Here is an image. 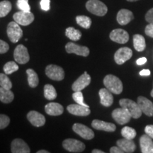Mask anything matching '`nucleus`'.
<instances>
[{"label":"nucleus","mask_w":153,"mask_h":153,"mask_svg":"<svg viewBox=\"0 0 153 153\" xmlns=\"http://www.w3.org/2000/svg\"><path fill=\"white\" fill-rule=\"evenodd\" d=\"M104 85L112 94H120L123 91V83L119 78L113 74H108L105 76Z\"/></svg>","instance_id":"f257e3e1"},{"label":"nucleus","mask_w":153,"mask_h":153,"mask_svg":"<svg viewBox=\"0 0 153 153\" xmlns=\"http://www.w3.org/2000/svg\"><path fill=\"white\" fill-rule=\"evenodd\" d=\"M86 8L91 14L99 16H104L108 11L106 4L99 0H89L86 3Z\"/></svg>","instance_id":"f03ea898"},{"label":"nucleus","mask_w":153,"mask_h":153,"mask_svg":"<svg viewBox=\"0 0 153 153\" xmlns=\"http://www.w3.org/2000/svg\"><path fill=\"white\" fill-rule=\"evenodd\" d=\"M119 104L120 106L128 111L130 114H131L132 118L137 119L142 116L143 111L140 108L138 104L135 103L131 99H122L119 101Z\"/></svg>","instance_id":"7ed1b4c3"},{"label":"nucleus","mask_w":153,"mask_h":153,"mask_svg":"<svg viewBox=\"0 0 153 153\" xmlns=\"http://www.w3.org/2000/svg\"><path fill=\"white\" fill-rule=\"evenodd\" d=\"M7 36L11 42L16 43L23 36V31L19 24L16 22H11L7 26Z\"/></svg>","instance_id":"20e7f679"},{"label":"nucleus","mask_w":153,"mask_h":153,"mask_svg":"<svg viewBox=\"0 0 153 153\" xmlns=\"http://www.w3.org/2000/svg\"><path fill=\"white\" fill-rule=\"evenodd\" d=\"M112 117L118 124L124 125L128 123L132 116L128 111L121 107V108H116L113 111Z\"/></svg>","instance_id":"39448f33"},{"label":"nucleus","mask_w":153,"mask_h":153,"mask_svg":"<svg viewBox=\"0 0 153 153\" xmlns=\"http://www.w3.org/2000/svg\"><path fill=\"white\" fill-rule=\"evenodd\" d=\"M45 74L50 79L55 81H61L65 77L64 70L58 65H49L45 68Z\"/></svg>","instance_id":"423d86ee"},{"label":"nucleus","mask_w":153,"mask_h":153,"mask_svg":"<svg viewBox=\"0 0 153 153\" xmlns=\"http://www.w3.org/2000/svg\"><path fill=\"white\" fill-rule=\"evenodd\" d=\"M63 148L70 152H82L85 150V145L75 139H66L62 143Z\"/></svg>","instance_id":"0eeeda50"},{"label":"nucleus","mask_w":153,"mask_h":153,"mask_svg":"<svg viewBox=\"0 0 153 153\" xmlns=\"http://www.w3.org/2000/svg\"><path fill=\"white\" fill-rule=\"evenodd\" d=\"M14 22L21 26H28L34 21V15L30 11H20L13 16Z\"/></svg>","instance_id":"6e6552de"},{"label":"nucleus","mask_w":153,"mask_h":153,"mask_svg":"<svg viewBox=\"0 0 153 153\" xmlns=\"http://www.w3.org/2000/svg\"><path fill=\"white\" fill-rule=\"evenodd\" d=\"M14 57L15 61L19 64H26L30 60L28 49L22 44L18 45L14 50Z\"/></svg>","instance_id":"1a4fd4ad"},{"label":"nucleus","mask_w":153,"mask_h":153,"mask_svg":"<svg viewBox=\"0 0 153 153\" xmlns=\"http://www.w3.org/2000/svg\"><path fill=\"white\" fill-rule=\"evenodd\" d=\"M133 55V51L128 47L120 48L116 51L114 55L115 62L118 65H123L126 61L131 58Z\"/></svg>","instance_id":"9d476101"},{"label":"nucleus","mask_w":153,"mask_h":153,"mask_svg":"<svg viewBox=\"0 0 153 153\" xmlns=\"http://www.w3.org/2000/svg\"><path fill=\"white\" fill-rule=\"evenodd\" d=\"M72 129L80 137L85 140H91L94 137V133L89 127L81 123H74Z\"/></svg>","instance_id":"9b49d317"},{"label":"nucleus","mask_w":153,"mask_h":153,"mask_svg":"<svg viewBox=\"0 0 153 153\" xmlns=\"http://www.w3.org/2000/svg\"><path fill=\"white\" fill-rule=\"evenodd\" d=\"M109 36L111 41L120 44L126 43L129 40V35L128 32L121 28L113 30Z\"/></svg>","instance_id":"f8f14e48"},{"label":"nucleus","mask_w":153,"mask_h":153,"mask_svg":"<svg viewBox=\"0 0 153 153\" xmlns=\"http://www.w3.org/2000/svg\"><path fill=\"white\" fill-rule=\"evenodd\" d=\"M91 82V76L87 74V72L82 74L81 76L74 82L72 86V89L74 91H82L89 85Z\"/></svg>","instance_id":"ddd939ff"},{"label":"nucleus","mask_w":153,"mask_h":153,"mask_svg":"<svg viewBox=\"0 0 153 153\" xmlns=\"http://www.w3.org/2000/svg\"><path fill=\"white\" fill-rule=\"evenodd\" d=\"M67 53H74L77 55L87 57L89 54V49L86 46H81L74 43H68L65 45Z\"/></svg>","instance_id":"4468645a"},{"label":"nucleus","mask_w":153,"mask_h":153,"mask_svg":"<svg viewBox=\"0 0 153 153\" xmlns=\"http://www.w3.org/2000/svg\"><path fill=\"white\" fill-rule=\"evenodd\" d=\"M68 112L72 115L77 116H87L90 114L91 111L89 107L82 106L80 104H70L67 107Z\"/></svg>","instance_id":"2eb2a0df"},{"label":"nucleus","mask_w":153,"mask_h":153,"mask_svg":"<svg viewBox=\"0 0 153 153\" xmlns=\"http://www.w3.org/2000/svg\"><path fill=\"white\" fill-rule=\"evenodd\" d=\"M27 118L29 122L36 127H41L45 123V118L43 115L36 111H30L27 114Z\"/></svg>","instance_id":"dca6fc26"},{"label":"nucleus","mask_w":153,"mask_h":153,"mask_svg":"<svg viewBox=\"0 0 153 153\" xmlns=\"http://www.w3.org/2000/svg\"><path fill=\"white\" fill-rule=\"evenodd\" d=\"M137 104L142 111L148 116H153V103L144 97L137 98Z\"/></svg>","instance_id":"f3484780"},{"label":"nucleus","mask_w":153,"mask_h":153,"mask_svg":"<svg viewBox=\"0 0 153 153\" xmlns=\"http://www.w3.org/2000/svg\"><path fill=\"white\" fill-rule=\"evenodd\" d=\"M11 152L13 153H29L30 152L28 145L22 139L14 140L11 145Z\"/></svg>","instance_id":"a211bd4d"},{"label":"nucleus","mask_w":153,"mask_h":153,"mask_svg":"<svg viewBox=\"0 0 153 153\" xmlns=\"http://www.w3.org/2000/svg\"><path fill=\"white\" fill-rule=\"evenodd\" d=\"M117 22L121 26H125L129 24L134 19L133 12L128 9H122L118 12L117 14Z\"/></svg>","instance_id":"6ab92c4d"},{"label":"nucleus","mask_w":153,"mask_h":153,"mask_svg":"<svg viewBox=\"0 0 153 153\" xmlns=\"http://www.w3.org/2000/svg\"><path fill=\"white\" fill-rule=\"evenodd\" d=\"M91 126L94 128L99 130V131L106 132H114L116 129V126L115 124L97 119L93 120L91 123Z\"/></svg>","instance_id":"aec40b11"},{"label":"nucleus","mask_w":153,"mask_h":153,"mask_svg":"<svg viewBox=\"0 0 153 153\" xmlns=\"http://www.w3.org/2000/svg\"><path fill=\"white\" fill-rule=\"evenodd\" d=\"M141 152L143 153H153L152 138L147 135H143L140 138Z\"/></svg>","instance_id":"412c9836"},{"label":"nucleus","mask_w":153,"mask_h":153,"mask_svg":"<svg viewBox=\"0 0 153 153\" xmlns=\"http://www.w3.org/2000/svg\"><path fill=\"white\" fill-rule=\"evenodd\" d=\"M99 97H100V102L103 106L108 107L111 106L114 102V97L112 93L107 89L106 88L101 89L99 92Z\"/></svg>","instance_id":"4be33fe9"},{"label":"nucleus","mask_w":153,"mask_h":153,"mask_svg":"<svg viewBox=\"0 0 153 153\" xmlns=\"http://www.w3.org/2000/svg\"><path fill=\"white\" fill-rule=\"evenodd\" d=\"M45 111L49 116H57L62 114L63 111H64V108L62 105L58 104V103L51 102L45 105Z\"/></svg>","instance_id":"5701e85b"},{"label":"nucleus","mask_w":153,"mask_h":153,"mask_svg":"<svg viewBox=\"0 0 153 153\" xmlns=\"http://www.w3.org/2000/svg\"><path fill=\"white\" fill-rule=\"evenodd\" d=\"M116 144L124 152L127 153L133 152L135 150V148H136L133 140H128L124 138V137L123 139L118 140Z\"/></svg>","instance_id":"b1692460"},{"label":"nucleus","mask_w":153,"mask_h":153,"mask_svg":"<svg viewBox=\"0 0 153 153\" xmlns=\"http://www.w3.org/2000/svg\"><path fill=\"white\" fill-rule=\"evenodd\" d=\"M14 94L11 89H7L0 87V101L4 104H9L14 100Z\"/></svg>","instance_id":"393cba45"},{"label":"nucleus","mask_w":153,"mask_h":153,"mask_svg":"<svg viewBox=\"0 0 153 153\" xmlns=\"http://www.w3.org/2000/svg\"><path fill=\"white\" fill-rule=\"evenodd\" d=\"M133 45L135 49L138 52H142L146 47L145 38L140 34L133 36Z\"/></svg>","instance_id":"a878e982"},{"label":"nucleus","mask_w":153,"mask_h":153,"mask_svg":"<svg viewBox=\"0 0 153 153\" xmlns=\"http://www.w3.org/2000/svg\"><path fill=\"white\" fill-rule=\"evenodd\" d=\"M26 74L28 75V85L31 88H36L39 83V79L37 73L32 69H28L26 70Z\"/></svg>","instance_id":"bb28decb"},{"label":"nucleus","mask_w":153,"mask_h":153,"mask_svg":"<svg viewBox=\"0 0 153 153\" xmlns=\"http://www.w3.org/2000/svg\"><path fill=\"white\" fill-rule=\"evenodd\" d=\"M65 35L69 39L73 41H77L82 37V33L79 30H76L73 27H69L65 30Z\"/></svg>","instance_id":"cd10ccee"},{"label":"nucleus","mask_w":153,"mask_h":153,"mask_svg":"<svg viewBox=\"0 0 153 153\" xmlns=\"http://www.w3.org/2000/svg\"><path fill=\"white\" fill-rule=\"evenodd\" d=\"M44 97L48 100H53V99H56L57 91L53 85H45V87H44Z\"/></svg>","instance_id":"c85d7f7f"},{"label":"nucleus","mask_w":153,"mask_h":153,"mask_svg":"<svg viewBox=\"0 0 153 153\" xmlns=\"http://www.w3.org/2000/svg\"><path fill=\"white\" fill-rule=\"evenodd\" d=\"M76 22L78 25L85 29H89L91 25V19L89 16H84V15L76 16Z\"/></svg>","instance_id":"c756f323"},{"label":"nucleus","mask_w":153,"mask_h":153,"mask_svg":"<svg viewBox=\"0 0 153 153\" xmlns=\"http://www.w3.org/2000/svg\"><path fill=\"white\" fill-rule=\"evenodd\" d=\"M11 4L7 0L0 1V18L7 16L11 10Z\"/></svg>","instance_id":"7c9ffc66"},{"label":"nucleus","mask_w":153,"mask_h":153,"mask_svg":"<svg viewBox=\"0 0 153 153\" xmlns=\"http://www.w3.org/2000/svg\"><path fill=\"white\" fill-rule=\"evenodd\" d=\"M121 135L124 138L133 140L136 136V131L133 128L128 127V126H125L121 130Z\"/></svg>","instance_id":"2f4dec72"},{"label":"nucleus","mask_w":153,"mask_h":153,"mask_svg":"<svg viewBox=\"0 0 153 153\" xmlns=\"http://www.w3.org/2000/svg\"><path fill=\"white\" fill-rule=\"evenodd\" d=\"M3 69L5 74H11L15 72H16L19 70V65L15 62L10 61V62L6 63Z\"/></svg>","instance_id":"473e14b6"},{"label":"nucleus","mask_w":153,"mask_h":153,"mask_svg":"<svg viewBox=\"0 0 153 153\" xmlns=\"http://www.w3.org/2000/svg\"><path fill=\"white\" fill-rule=\"evenodd\" d=\"M0 87L7 89H11L12 87V83L7 74L0 73Z\"/></svg>","instance_id":"72a5a7b5"},{"label":"nucleus","mask_w":153,"mask_h":153,"mask_svg":"<svg viewBox=\"0 0 153 153\" xmlns=\"http://www.w3.org/2000/svg\"><path fill=\"white\" fill-rule=\"evenodd\" d=\"M72 98H73L74 101H75L76 104L82 105V106H85L87 107H89L87 104H85V103L84 102L83 94L82 93L81 91H74L73 94H72Z\"/></svg>","instance_id":"f704fd0d"},{"label":"nucleus","mask_w":153,"mask_h":153,"mask_svg":"<svg viewBox=\"0 0 153 153\" xmlns=\"http://www.w3.org/2000/svg\"><path fill=\"white\" fill-rule=\"evenodd\" d=\"M16 5L20 11H30V7L28 4V0H17Z\"/></svg>","instance_id":"c9c22d12"},{"label":"nucleus","mask_w":153,"mask_h":153,"mask_svg":"<svg viewBox=\"0 0 153 153\" xmlns=\"http://www.w3.org/2000/svg\"><path fill=\"white\" fill-rule=\"evenodd\" d=\"M10 123V118L4 114H0V130L7 128Z\"/></svg>","instance_id":"e433bc0d"},{"label":"nucleus","mask_w":153,"mask_h":153,"mask_svg":"<svg viewBox=\"0 0 153 153\" xmlns=\"http://www.w3.org/2000/svg\"><path fill=\"white\" fill-rule=\"evenodd\" d=\"M9 46L8 43H6L5 41L0 40V54H4L9 51Z\"/></svg>","instance_id":"4c0bfd02"},{"label":"nucleus","mask_w":153,"mask_h":153,"mask_svg":"<svg viewBox=\"0 0 153 153\" xmlns=\"http://www.w3.org/2000/svg\"><path fill=\"white\" fill-rule=\"evenodd\" d=\"M50 4H51V0H41V2H40L41 8L45 11L50 10V8H51Z\"/></svg>","instance_id":"58836bf2"},{"label":"nucleus","mask_w":153,"mask_h":153,"mask_svg":"<svg viewBox=\"0 0 153 153\" xmlns=\"http://www.w3.org/2000/svg\"><path fill=\"white\" fill-rule=\"evenodd\" d=\"M145 34L147 36L153 38V23H150L148 26L145 27Z\"/></svg>","instance_id":"ea45409f"},{"label":"nucleus","mask_w":153,"mask_h":153,"mask_svg":"<svg viewBox=\"0 0 153 153\" xmlns=\"http://www.w3.org/2000/svg\"><path fill=\"white\" fill-rule=\"evenodd\" d=\"M145 20L150 23H153V8L150 9L145 14Z\"/></svg>","instance_id":"a19ab883"},{"label":"nucleus","mask_w":153,"mask_h":153,"mask_svg":"<svg viewBox=\"0 0 153 153\" xmlns=\"http://www.w3.org/2000/svg\"><path fill=\"white\" fill-rule=\"evenodd\" d=\"M145 132L147 135L153 139V125L146 126L145 128Z\"/></svg>","instance_id":"79ce46f5"},{"label":"nucleus","mask_w":153,"mask_h":153,"mask_svg":"<svg viewBox=\"0 0 153 153\" xmlns=\"http://www.w3.org/2000/svg\"><path fill=\"white\" fill-rule=\"evenodd\" d=\"M110 152L111 153H123L124 152L117 145V146L112 147V148L110 149Z\"/></svg>","instance_id":"37998d69"},{"label":"nucleus","mask_w":153,"mask_h":153,"mask_svg":"<svg viewBox=\"0 0 153 153\" xmlns=\"http://www.w3.org/2000/svg\"><path fill=\"white\" fill-rule=\"evenodd\" d=\"M147 62V58L146 57H141V58L137 59L136 61V63L137 65H143L145 63Z\"/></svg>","instance_id":"c03bdc74"},{"label":"nucleus","mask_w":153,"mask_h":153,"mask_svg":"<svg viewBox=\"0 0 153 153\" xmlns=\"http://www.w3.org/2000/svg\"><path fill=\"white\" fill-rule=\"evenodd\" d=\"M141 76H149L150 74V71L149 70H143L140 72Z\"/></svg>","instance_id":"a18cd8bd"},{"label":"nucleus","mask_w":153,"mask_h":153,"mask_svg":"<svg viewBox=\"0 0 153 153\" xmlns=\"http://www.w3.org/2000/svg\"><path fill=\"white\" fill-rule=\"evenodd\" d=\"M92 153H104V152L100 150H97V149H95V150H92Z\"/></svg>","instance_id":"49530a36"},{"label":"nucleus","mask_w":153,"mask_h":153,"mask_svg":"<svg viewBox=\"0 0 153 153\" xmlns=\"http://www.w3.org/2000/svg\"><path fill=\"white\" fill-rule=\"evenodd\" d=\"M37 153H49V152H48V151H47V150H39V151H38Z\"/></svg>","instance_id":"de8ad7c7"},{"label":"nucleus","mask_w":153,"mask_h":153,"mask_svg":"<svg viewBox=\"0 0 153 153\" xmlns=\"http://www.w3.org/2000/svg\"><path fill=\"white\" fill-rule=\"evenodd\" d=\"M150 95H151V97H153V88H152V90L151 91V94H150Z\"/></svg>","instance_id":"09e8293b"},{"label":"nucleus","mask_w":153,"mask_h":153,"mask_svg":"<svg viewBox=\"0 0 153 153\" xmlns=\"http://www.w3.org/2000/svg\"><path fill=\"white\" fill-rule=\"evenodd\" d=\"M127 1H138V0H127Z\"/></svg>","instance_id":"8fccbe9b"}]
</instances>
